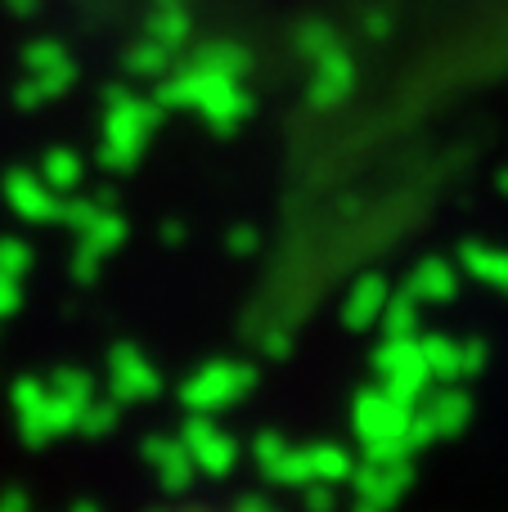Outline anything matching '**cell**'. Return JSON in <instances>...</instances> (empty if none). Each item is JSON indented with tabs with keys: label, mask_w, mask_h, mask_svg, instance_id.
Instances as JSON below:
<instances>
[{
	"label": "cell",
	"mask_w": 508,
	"mask_h": 512,
	"mask_svg": "<svg viewBox=\"0 0 508 512\" xmlns=\"http://www.w3.org/2000/svg\"><path fill=\"white\" fill-rule=\"evenodd\" d=\"M176 512H266V508H257V504H189Z\"/></svg>",
	"instance_id": "1"
}]
</instances>
